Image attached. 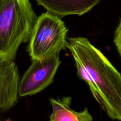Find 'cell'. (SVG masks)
<instances>
[{"label": "cell", "instance_id": "obj_1", "mask_svg": "<svg viewBox=\"0 0 121 121\" xmlns=\"http://www.w3.org/2000/svg\"><path fill=\"white\" fill-rule=\"evenodd\" d=\"M78 75L110 118L121 121V74L102 52L83 37L68 38Z\"/></svg>", "mask_w": 121, "mask_h": 121}, {"label": "cell", "instance_id": "obj_2", "mask_svg": "<svg viewBox=\"0 0 121 121\" xmlns=\"http://www.w3.org/2000/svg\"><path fill=\"white\" fill-rule=\"evenodd\" d=\"M30 0H0V60H13L37 20Z\"/></svg>", "mask_w": 121, "mask_h": 121}, {"label": "cell", "instance_id": "obj_3", "mask_svg": "<svg viewBox=\"0 0 121 121\" xmlns=\"http://www.w3.org/2000/svg\"><path fill=\"white\" fill-rule=\"evenodd\" d=\"M68 29L61 17L50 13L37 17L28 40L27 51L32 61L44 60L66 48Z\"/></svg>", "mask_w": 121, "mask_h": 121}, {"label": "cell", "instance_id": "obj_4", "mask_svg": "<svg viewBox=\"0 0 121 121\" xmlns=\"http://www.w3.org/2000/svg\"><path fill=\"white\" fill-rule=\"evenodd\" d=\"M61 61L59 55L44 60H34L19 81L18 93L21 97L41 92L53 83Z\"/></svg>", "mask_w": 121, "mask_h": 121}, {"label": "cell", "instance_id": "obj_5", "mask_svg": "<svg viewBox=\"0 0 121 121\" xmlns=\"http://www.w3.org/2000/svg\"><path fill=\"white\" fill-rule=\"evenodd\" d=\"M19 72L13 60H0V112L9 110L18 101Z\"/></svg>", "mask_w": 121, "mask_h": 121}, {"label": "cell", "instance_id": "obj_6", "mask_svg": "<svg viewBox=\"0 0 121 121\" xmlns=\"http://www.w3.org/2000/svg\"><path fill=\"white\" fill-rule=\"evenodd\" d=\"M48 13L60 17L69 15H82L91 11L101 0H35Z\"/></svg>", "mask_w": 121, "mask_h": 121}, {"label": "cell", "instance_id": "obj_7", "mask_svg": "<svg viewBox=\"0 0 121 121\" xmlns=\"http://www.w3.org/2000/svg\"><path fill=\"white\" fill-rule=\"evenodd\" d=\"M72 98L63 97L58 99L50 98L53 112L49 121H92L93 117L87 108L82 112H76L70 108Z\"/></svg>", "mask_w": 121, "mask_h": 121}, {"label": "cell", "instance_id": "obj_8", "mask_svg": "<svg viewBox=\"0 0 121 121\" xmlns=\"http://www.w3.org/2000/svg\"><path fill=\"white\" fill-rule=\"evenodd\" d=\"M113 42L121 58V19L115 32Z\"/></svg>", "mask_w": 121, "mask_h": 121}]
</instances>
